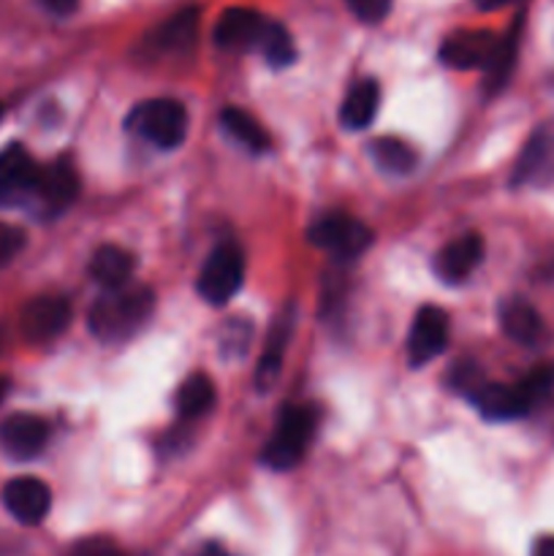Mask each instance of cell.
Masks as SVG:
<instances>
[{
	"instance_id": "obj_1",
	"label": "cell",
	"mask_w": 554,
	"mask_h": 556,
	"mask_svg": "<svg viewBox=\"0 0 554 556\" xmlns=\"http://www.w3.org/2000/svg\"><path fill=\"white\" fill-rule=\"evenodd\" d=\"M155 307V293L144 286H125L106 291L92 304L87 324L101 342H123L134 337L150 320Z\"/></svg>"
},
{
	"instance_id": "obj_2",
	"label": "cell",
	"mask_w": 554,
	"mask_h": 556,
	"mask_svg": "<svg viewBox=\"0 0 554 556\" xmlns=\"http://www.w3.org/2000/svg\"><path fill=\"white\" fill-rule=\"evenodd\" d=\"M313 432L315 413L304 405H286L261 459L272 470H293L302 462L304 451H307L310 440H313Z\"/></svg>"
},
{
	"instance_id": "obj_3",
	"label": "cell",
	"mask_w": 554,
	"mask_h": 556,
	"mask_svg": "<svg viewBox=\"0 0 554 556\" xmlns=\"http://www.w3.org/2000/svg\"><path fill=\"white\" fill-rule=\"evenodd\" d=\"M130 125L150 144L161 147V150H174L188 136V112L174 98H155V101H147L136 109Z\"/></svg>"
},
{
	"instance_id": "obj_4",
	"label": "cell",
	"mask_w": 554,
	"mask_h": 556,
	"mask_svg": "<svg viewBox=\"0 0 554 556\" xmlns=\"http://www.w3.org/2000/svg\"><path fill=\"white\" fill-rule=\"evenodd\" d=\"M244 280V258L242 250L234 242L217 244L206 258L204 269L199 275V293L210 304L231 302L234 293L242 288Z\"/></svg>"
},
{
	"instance_id": "obj_5",
	"label": "cell",
	"mask_w": 554,
	"mask_h": 556,
	"mask_svg": "<svg viewBox=\"0 0 554 556\" xmlns=\"http://www.w3.org/2000/svg\"><path fill=\"white\" fill-rule=\"evenodd\" d=\"M310 242L315 248L326 250L335 258H356L364 250L373 244V231L364 223L353 220L348 215H329L320 217L313 228H310Z\"/></svg>"
},
{
	"instance_id": "obj_6",
	"label": "cell",
	"mask_w": 554,
	"mask_h": 556,
	"mask_svg": "<svg viewBox=\"0 0 554 556\" xmlns=\"http://www.w3.org/2000/svg\"><path fill=\"white\" fill-rule=\"evenodd\" d=\"M500 38L489 30H459L449 36L440 47V60L443 65L456 71L487 68L494 58Z\"/></svg>"
},
{
	"instance_id": "obj_7",
	"label": "cell",
	"mask_w": 554,
	"mask_h": 556,
	"mask_svg": "<svg viewBox=\"0 0 554 556\" xmlns=\"http://www.w3.org/2000/svg\"><path fill=\"white\" fill-rule=\"evenodd\" d=\"M449 345V315L440 307H424L413 320L411 337H407V358L413 367L432 362Z\"/></svg>"
},
{
	"instance_id": "obj_8",
	"label": "cell",
	"mask_w": 554,
	"mask_h": 556,
	"mask_svg": "<svg viewBox=\"0 0 554 556\" xmlns=\"http://www.w3.org/2000/svg\"><path fill=\"white\" fill-rule=\"evenodd\" d=\"M49 440V427L43 418L30 413H16L0 424V445L16 462L36 459Z\"/></svg>"
},
{
	"instance_id": "obj_9",
	"label": "cell",
	"mask_w": 554,
	"mask_h": 556,
	"mask_svg": "<svg viewBox=\"0 0 554 556\" xmlns=\"http://www.w3.org/2000/svg\"><path fill=\"white\" fill-rule=\"evenodd\" d=\"M71 324V304L63 296H38L22 309V334L30 342H49Z\"/></svg>"
},
{
	"instance_id": "obj_10",
	"label": "cell",
	"mask_w": 554,
	"mask_h": 556,
	"mask_svg": "<svg viewBox=\"0 0 554 556\" xmlns=\"http://www.w3.org/2000/svg\"><path fill=\"white\" fill-rule=\"evenodd\" d=\"M3 503L20 525H41L52 508V492L38 478H14L5 483Z\"/></svg>"
},
{
	"instance_id": "obj_11",
	"label": "cell",
	"mask_w": 554,
	"mask_h": 556,
	"mask_svg": "<svg viewBox=\"0 0 554 556\" xmlns=\"http://www.w3.org/2000/svg\"><path fill=\"white\" fill-rule=\"evenodd\" d=\"M266 20L253 9L231 5L221 14L215 25V43L228 52H244V49L259 47V38L264 33Z\"/></svg>"
},
{
	"instance_id": "obj_12",
	"label": "cell",
	"mask_w": 554,
	"mask_h": 556,
	"mask_svg": "<svg viewBox=\"0 0 554 556\" xmlns=\"http://www.w3.org/2000/svg\"><path fill=\"white\" fill-rule=\"evenodd\" d=\"M38 174H41V166L27 155V150H22L20 144L5 147L0 152V201L33 193Z\"/></svg>"
},
{
	"instance_id": "obj_13",
	"label": "cell",
	"mask_w": 554,
	"mask_h": 556,
	"mask_svg": "<svg viewBox=\"0 0 554 556\" xmlns=\"http://www.w3.org/2000/svg\"><path fill=\"white\" fill-rule=\"evenodd\" d=\"M483 258V239L478 233H465L445 244L435 258V271L445 282H462L467 275L478 269Z\"/></svg>"
},
{
	"instance_id": "obj_14",
	"label": "cell",
	"mask_w": 554,
	"mask_h": 556,
	"mask_svg": "<svg viewBox=\"0 0 554 556\" xmlns=\"http://www.w3.org/2000/svg\"><path fill=\"white\" fill-rule=\"evenodd\" d=\"M476 407L489 421H514L530 413L532 402L521 391V386H503V383H483L481 391L473 396Z\"/></svg>"
},
{
	"instance_id": "obj_15",
	"label": "cell",
	"mask_w": 554,
	"mask_h": 556,
	"mask_svg": "<svg viewBox=\"0 0 554 556\" xmlns=\"http://www.w3.org/2000/svg\"><path fill=\"white\" fill-rule=\"evenodd\" d=\"M76 193H79V177L68 161H58L49 168H41L38 185L33 190V195H38L52 212H63L65 206L74 204Z\"/></svg>"
},
{
	"instance_id": "obj_16",
	"label": "cell",
	"mask_w": 554,
	"mask_h": 556,
	"mask_svg": "<svg viewBox=\"0 0 554 556\" xmlns=\"http://www.w3.org/2000/svg\"><path fill=\"white\" fill-rule=\"evenodd\" d=\"M134 269V255L125 248H117V244H103V248L96 250L90 261L92 280L103 286V291H119V288L130 286Z\"/></svg>"
},
{
	"instance_id": "obj_17",
	"label": "cell",
	"mask_w": 554,
	"mask_h": 556,
	"mask_svg": "<svg viewBox=\"0 0 554 556\" xmlns=\"http://www.w3.org/2000/svg\"><path fill=\"white\" fill-rule=\"evenodd\" d=\"M514 182L519 185H549L554 182V139L552 136H536L521 152L516 163Z\"/></svg>"
},
{
	"instance_id": "obj_18",
	"label": "cell",
	"mask_w": 554,
	"mask_h": 556,
	"mask_svg": "<svg viewBox=\"0 0 554 556\" xmlns=\"http://www.w3.org/2000/svg\"><path fill=\"white\" fill-rule=\"evenodd\" d=\"M380 106V87L375 79H362L348 90L340 106V119L345 128L362 130L375 119Z\"/></svg>"
},
{
	"instance_id": "obj_19",
	"label": "cell",
	"mask_w": 554,
	"mask_h": 556,
	"mask_svg": "<svg viewBox=\"0 0 554 556\" xmlns=\"http://www.w3.org/2000/svg\"><path fill=\"white\" fill-rule=\"evenodd\" d=\"M500 326L519 345H536L543 334V320L525 299H511L500 307Z\"/></svg>"
},
{
	"instance_id": "obj_20",
	"label": "cell",
	"mask_w": 554,
	"mask_h": 556,
	"mask_svg": "<svg viewBox=\"0 0 554 556\" xmlns=\"http://www.w3.org/2000/svg\"><path fill=\"white\" fill-rule=\"evenodd\" d=\"M291 307H288L286 313L275 320V326H272L269 342H266V351L264 356H261L259 369H255V386H259V391H269V386L275 383L277 375H280L282 351H286V342L288 337H291Z\"/></svg>"
},
{
	"instance_id": "obj_21",
	"label": "cell",
	"mask_w": 554,
	"mask_h": 556,
	"mask_svg": "<svg viewBox=\"0 0 554 556\" xmlns=\"http://www.w3.org/2000/svg\"><path fill=\"white\" fill-rule=\"evenodd\" d=\"M221 125L234 141H239V144L248 147V150H253V152L269 150V144H272L269 134H266L264 125H261L253 114L244 112V109H239V106L223 109Z\"/></svg>"
},
{
	"instance_id": "obj_22",
	"label": "cell",
	"mask_w": 554,
	"mask_h": 556,
	"mask_svg": "<svg viewBox=\"0 0 554 556\" xmlns=\"http://www.w3.org/2000/svg\"><path fill=\"white\" fill-rule=\"evenodd\" d=\"M196 30H199V11L182 9L179 14H174L172 20L158 27L152 41L158 43L161 52H185V49L193 47Z\"/></svg>"
},
{
	"instance_id": "obj_23",
	"label": "cell",
	"mask_w": 554,
	"mask_h": 556,
	"mask_svg": "<svg viewBox=\"0 0 554 556\" xmlns=\"http://www.w3.org/2000/svg\"><path fill=\"white\" fill-rule=\"evenodd\" d=\"M215 405V383L204 372H196L182 380L177 389V410L182 418L204 416Z\"/></svg>"
},
{
	"instance_id": "obj_24",
	"label": "cell",
	"mask_w": 554,
	"mask_h": 556,
	"mask_svg": "<svg viewBox=\"0 0 554 556\" xmlns=\"http://www.w3.org/2000/svg\"><path fill=\"white\" fill-rule=\"evenodd\" d=\"M373 161L378 163L380 172L411 174L418 157L416 150L407 141L394 139V136H383V139L373 141Z\"/></svg>"
},
{
	"instance_id": "obj_25",
	"label": "cell",
	"mask_w": 554,
	"mask_h": 556,
	"mask_svg": "<svg viewBox=\"0 0 554 556\" xmlns=\"http://www.w3.org/2000/svg\"><path fill=\"white\" fill-rule=\"evenodd\" d=\"M255 49H259V52L266 58V63L275 65V68H286V65H291L293 60H297V47H293V38L288 36L286 27L277 25V22H269V20H266L264 33H261L259 47Z\"/></svg>"
},
{
	"instance_id": "obj_26",
	"label": "cell",
	"mask_w": 554,
	"mask_h": 556,
	"mask_svg": "<svg viewBox=\"0 0 554 556\" xmlns=\"http://www.w3.org/2000/svg\"><path fill=\"white\" fill-rule=\"evenodd\" d=\"M516 43H519V22L511 27L508 36L500 38L492 63L487 65V85L492 87V90L503 87L505 79L511 76V68H514V60H516Z\"/></svg>"
},
{
	"instance_id": "obj_27",
	"label": "cell",
	"mask_w": 554,
	"mask_h": 556,
	"mask_svg": "<svg viewBox=\"0 0 554 556\" xmlns=\"http://www.w3.org/2000/svg\"><path fill=\"white\" fill-rule=\"evenodd\" d=\"M250 340H253V329H250L248 320L237 318V320H226L221 331V351L226 358H239L248 353Z\"/></svg>"
},
{
	"instance_id": "obj_28",
	"label": "cell",
	"mask_w": 554,
	"mask_h": 556,
	"mask_svg": "<svg viewBox=\"0 0 554 556\" xmlns=\"http://www.w3.org/2000/svg\"><path fill=\"white\" fill-rule=\"evenodd\" d=\"M25 242L27 237L22 228L11 226V223H0V266L11 264L25 250Z\"/></svg>"
},
{
	"instance_id": "obj_29",
	"label": "cell",
	"mask_w": 554,
	"mask_h": 556,
	"mask_svg": "<svg viewBox=\"0 0 554 556\" xmlns=\"http://www.w3.org/2000/svg\"><path fill=\"white\" fill-rule=\"evenodd\" d=\"M451 383H454L456 391H465V394L473 400V396L481 391L483 378H481V372H478L476 364H459V367L454 369V378H451Z\"/></svg>"
},
{
	"instance_id": "obj_30",
	"label": "cell",
	"mask_w": 554,
	"mask_h": 556,
	"mask_svg": "<svg viewBox=\"0 0 554 556\" xmlns=\"http://www.w3.org/2000/svg\"><path fill=\"white\" fill-rule=\"evenodd\" d=\"M362 22H380L391 11V0H345Z\"/></svg>"
},
{
	"instance_id": "obj_31",
	"label": "cell",
	"mask_w": 554,
	"mask_h": 556,
	"mask_svg": "<svg viewBox=\"0 0 554 556\" xmlns=\"http://www.w3.org/2000/svg\"><path fill=\"white\" fill-rule=\"evenodd\" d=\"M519 386H521V391H525V394H527V400H530L532 405H536V402H541L543 396H546L549 391H552L554 378H552V372H546V369H538V372L527 375V378L521 380Z\"/></svg>"
},
{
	"instance_id": "obj_32",
	"label": "cell",
	"mask_w": 554,
	"mask_h": 556,
	"mask_svg": "<svg viewBox=\"0 0 554 556\" xmlns=\"http://www.w3.org/2000/svg\"><path fill=\"white\" fill-rule=\"evenodd\" d=\"M74 556H123L109 541H87L76 548Z\"/></svg>"
},
{
	"instance_id": "obj_33",
	"label": "cell",
	"mask_w": 554,
	"mask_h": 556,
	"mask_svg": "<svg viewBox=\"0 0 554 556\" xmlns=\"http://www.w3.org/2000/svg\"><path fill=\"white\" fill-rule=\"evenodd\" d=\"M41 3H43V9L52 11V14H58V16H68L79 9V0H41Z\"/></svg>"
},
{
	"instance_id": "obj_34",
	"label": "cell",
	"mask_w": 554,
	"mask_h": 556,
	"mask_svg": "<svg viewBox=\"0 0 554 556\" xmlns=\"http://www.w3.org/2000/svg\"><path fill=\"white\" fill-rule=\"evenodd\" d=\"M532 556H554V535L538 538L532 546Z\"/></svg>"
},
{
	"instance_id": "obj_35",
	"label": "cell",
	"mask_w": 554,
	"mask_h": 556,
	"mask_svg": "<svg viewBox=\"0 0 554 556\" xmlns=\"http://www.w3.org/2000/svg\"><path fill=\"white\" fill-rule=\"evenodd\" d=\"M199 556H231V554H228L223 546H217V543H206V546L199 552Z\"/></svg>"
},
{
	"instance_id": "obj_36",
	"label": "cell",
	"mask_w": 554,
	"mask_h": 556,
	"mask_svg": "<svg viewBox=\"0 0 554 556\" xmlns=\"http://www.w3.org/2000/svg\"><path fill=\"white\" fill-rule=\"evenodd\" d=\"M476 3L481 5V9H498V5L508 3V0H476Z\"/></svg>"
},
{
	"instance_id": "obj_37",
	"label": "cell",
	"mask_w": 554,
	"mask_h": 556,
	"mask_svg": "<svg viewBox=\"0 0 554 556\" xmlns=\"http://www.w3.org/2000/svg\"><path fill=\"white\" fill-rule=\"evenodd\" d=\"M0 117H3V106H0Z\"/></svg>"
}]
</instances>
